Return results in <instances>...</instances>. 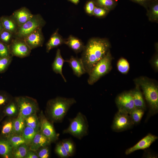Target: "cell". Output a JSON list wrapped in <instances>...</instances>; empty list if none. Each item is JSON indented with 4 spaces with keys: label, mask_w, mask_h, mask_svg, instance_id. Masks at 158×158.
I'll return each mask as SVG.
<instances>
[{
    "label": "cell",
    "mask_w": 158,
    "mask_h": 158,
    "mask_svg": "<svg viewBox=\"0 0 158 158\" xmlns=\"http://www.w3.org/2000/svg\"><path fill=\"white\" fill-rule=\"evenodd\" d=\"M12 56L10 53L9 45L0 41V58Z\"/></svg>",
    "instance_id": "cell-39"
},
{
    "label": "cell",
    "mask_w": 158,
    "mask_h": 158,
    "mask_svg": "<svg viewBox=\"0 0 158 158\" xmlns=\"http://www.w3.org/2000/svg\"><path fill=\"white\" fill-rule=\"evenodd\" d=\"M1 19L4 29L15 35L18 27L10 16H2L1 17Z\"/></svg>",
    "instance_id": "cell-22"
},
{
    "label": "cell",
    "mask_w": 158,
    "mask_h": 158,
    "mask_svg": "<svg viewBox=\"0 0 158 158\" xmlns=\"http://www.w3.org/2000/svg\"><path fill=\"white\" fill-rule=\"evenodd\" d=\"M115 101L119 111L129 114L135 108L131 91L119 95L116 97Z\"/></svg>",
    "instance_id": "cell-10"
},
{
    "label": "cell",
    "mask_w": 158,
    "mask_h": 158,
    "mask_svg": "<svg viewBox=\"0 0 158 158\" xmlns=\"http://www.w3.org/2000/svg\"><path fill=\"white\" fill-rule=\"evenodd\" d=\"M64 44L76 54L83 51L85 46L80 39L72 35H70L68 38L65 39Z\"/></svg>",
    "instance_id": "cell-17"
},
{
    "label": "cell",
    "mask_w": 158,
    "mask_h": 158,
    "mask_svg": "<svg viewBox=\"0 0 158 158\" xmlns=\"http://www.w3.org/2000/svg\"><path fill=\"white\" fill-rule=\"evenodd\" d=\"M61 142L70 157L72 156L74 152L75 149L74 144L72 141L69 139H66L63 140Z\"/></svg>",
    "instance_id": "cell-36"
},
{
    "label": "cell",
    "mask_w": 158,
    "mask_h": 158,
    "mask_svg": "<svg viewBox=\"0 0 158 158\" xmlns=\"http://www.w3.org/2000/svg\"><path fill=\"white\" fill-rule=\"evenodd\" d=\"M4 28L2 25V22L1 19V17H0V33L4 29Z\"/></svg>",
    "instance_id": "cell-47"
},
{
    "label": "cell",
    "mask_w": 158,
    "mask_h": 158,
    "mask_svg": "<svg viewBox=\"0 0 158 158\" xmlns=\"http://www.w3.org/2000/svg\"><path fill=\"white\" fill-rule=\"evenodd\" d=\"M71 68L74 75L80 77L86 73L83 61L81 58L71 56L69 59L65 60Z\"/></svg>",
    "instance_id": "cell-15"
},
{
    "label": "cell",
    "mask_w": 158,
    "mask_h": 158,
    "mask_svg": "<svg viewBox=\"0 0 158 158\" xmlns=\"http://www.w3.org/2000/svg\"><path fill=\"white\" fill-rule=\"evenodd\" d=\"M9 47L12 56L20 58L29 56L31 50L23 39L14 38Z\"/></svg>",
    "instance_id": "cell-9"
},
{
    "label": "cell",
    "mask_w": 158,
    "mask_h": 158,
    "mask_svg": "<svg viewBox=\"0 0 158 158\" xmlns=\"http://www.w3.org/2000/svg\"><path fill=\"white\" fill-rule=\"evenodd\" d=\"M13 148L8 140L0 138V156L5 158L13 157Z\"/></svg>",
    "instance_id": "cell-21"
},
{
    "label": "cell",
    "mask_w": 158,
    "mask_h": 158,
    "mask_svg": "<svg viewBox=\"0 0 158 158\" xmlns=\"http://www.w3.org/2000/svg\"><path fill=\"white\" fill-rule=\"evenodd\" d=\"M95 5L103 8L107 11L111 9L114 6V0H95Z\"/></svg>",
    "instance_id": "cell-33"
},
{
    "label": "cell",
    "mask_w": 158,
    "mask_h": 158,
    "mask_svg": "<svg viewBox=\"0 0 158 158\" xmlns=\"http://www.w3.org/2000/svg\"><path fill=\"white\" fill-rule=\"evenodd\" d=\"M46 23L40 15H33L30 19L18 28L14 35V38L23 39L36 29L42 28Z\"/></svg>",
    "instance_id": "cell-6"
},
{
    "label": "cell",
    "mask_w": 158,
    "mask_h": 158,
    "mask_svg": "<svg viewBox=\"0 0 158 158\" xmlns=\"http://www.w3.org/2000/svg\"><path fill=\"white\" fill-rule=\"evenodd\" d=\"M148 16L150 20L157 21L158 19V4L156 2L151 6L148 13Z\"/></svg>",
    "instance_id": "cell-37"
},
{
    "label": "cell",
    "mask_w": 158,
    "mask_h": 158,
    "mask_svg": "<svg viewBox=\"0 0 158 158\" xmlns=\"http://www.w3.org/2000/svg\"><path fill=\"white\" fill-rule=\"evenodd\" d=\"M112 57L109 51L106 55L99 61L88 74V84L93 85L102 77L108 73L111 70Z\"/></svg>",
    "instance_id": "cell-5"
},
{
    "label": "cell",
    "mask_w": 158,
    "mask_h": 158,
    "mask_svg": "<svg viewBox=\"0 0 158 158\" xmlns=\"http://www.w3.org/2000/svg\"><path fill=\"white\" fill-rule=\"evenodd\" d=\"M64 62L65 60L61 56V50L58 49L56 51L54 59L52 64V68L55 73L60 75L64 81L66 82V80L62 73V68Z\"/></svg>",
    "instance_id": "cell-18"
},
{
    "label": "cell",
    "mask_w": 158,
    "mask_h": 158,
    "mask_svg": "<svg viewBox=\"0 0 158 158\" xmlns=\"http://www.w3.org/2000/svg\"><path fill=\"white\" fill-rule=\"evenodd\" d=\"M134 82L142 89L149 105L150 113L152 114L157 113L158 111V88L157 85L145 77L137 78Z\"/></svg>",
    "instance_id": "cell-3"
},
{
    "label": "cell",
    "mask_w": 158,
    "mask_h": 158,
    "mask_svg": "<svg viewBox=\"0 0 158 158\" xmlns=\"http://www.w3.org/2000/svg\"><path fill=\"white\" fill-rule=\"evenodd\" d=\"M2 113H3V111L0 110V120L1 119V118L3 117L2 115L4 114H4H3Z\"/></svg>",
    "instance_id": "cell-48"
},
{
    "label": "cell",
    "mask_w": 158,
    "mask_h": 158,
    "mask_svg": "<svg viewBox=\"0 0 158 158\" xmlns=\"http://www.w3.org/2000/svg\"><path fill=\"white\" fill-rule=\"evenodd\" d=\"M18 110L17 106L14 99L6 106L3 112L5 115L11 116L16 114Z\"/></svg>",
    "instance_id": "cell-30"
},
{
    "label": "cell",
    "mask_w": 158,
    "mask_h": 158,
    "mask_svg": "<svg viewBox=\"0 0 158 158\" xmlns=\"http://www.w3.org/2000/svg\"><path fill=\"white\" fill-rule=\"evenodd\" d=\"M42 29V28L36 29L23 39L31 50L42 46L44 41V37Z\"/></svg>",
    "instance_id": "cell-12"
},
{
    "label": "cell",
    "mask_w": 158,
    "mask_h": 158,
    "mask_svg": "<svg viewBox=\"0 0 158 158\" xmlns=\"http://www.w3.org/2000/svg\"><path fill=\"white\" fill-rule=\"evenodd\" d=\"M40 130L51 142L58 139V135L56 133L53 126L48 121L42 112L40 114Z\"/></svg>",
    "instance_id": "cell-11"
},
{
    "label": "cell",
    "mask_w": 158,
    "mask_h": 158,
    "mask_svg": "<svg viewBox=\"0 0 158 158\" xmlns=\"http://www.w3.org/2000/svg\"><path fill=\"white\" fill-rule=\"evenodd\" d=\"M145 110L135 108L129 114L134 124H137L140 121L143 116Z\"/></svg>",
    "instance_id": "cell-28"
},
{
    "label": "cell",
    "mask_w": 158,
    "mask_h": 158,
    "mask_svg": "<svg viewBox=\"0 0 158 158\" xmlns=\"http://www.w3.org/2000/svg\"><path fill=\"white\" fill-rule=\"evenodd\" d=\"M117 67L118 71L122 73H127L129 69V65L127 61L125 59L121 58L118 61Z\"/></svg>",
    "instance_id": "cell-34"
},
{
    "label": "cell",
    "mask_w": 158,
    "mask_h": 158,
    "mask_svg": "<svg viewBox=\"0 0 158 158\" xmlns=\"http://www.w3.org/2000/svg\"><path fill=\"white\" fill-rule=\"evenodd\" d=\"M75 4H77L79 3L80 0H68Z\"/></svg>",
    "instance_id": "cell-46"
},
{
    "label": "cell",
    "mask_w": 158,
    "mask_h": 158,
    "mask_svg": "<svg viewBox=\"0 0 158 158\" xmlns=\"http://www.w3.org/2000/svg\"><path fill=\"white\" fill-rule=\"evenodd\" d=\"M88 127L86 117L79 112L75 117L71 120L69 126L63 130V133H69L81 139L87 134Z\"/></svg>",
    "instance_id": "cell-4"
},
{
    "label": "cell",
    "mask_w": 158,
    "mask_h": 158,
    "mask_svg": "<svg viewBox=\"0 0 158 158\" xmlns=\"http://www.w3.org/2000/svg\"><path fill=\"white\" fill-rule=\"evenodd\" d=\"M107 11V10L103 8L95 6L92 15L98 17H102L106 15Z\"/></svg>",
    "instance_id": "cell-40"
},
{
    "label": "cell",
    "mask_w": 158,
    "mask_h": 158,
    "mask_svg": "<svg viewBox=\"0 0 158 158\" xmlns=\"http://www.w3.org/2000/svg\"><path fill=\"white\" fill-rule=\"evenodd\" d=\"M33 15L28 9L23 7L14 11L10 16L19 27L30 19Z\"/></svg>",
    "instance_id": "cell-14"
},
{
    "label": "cell",
    "mask_w": 158,
    "mask_h": 158,
    "mask_svg": "<svg viewBox=\"0 0 158 158\" xmlns=\"http://www.w3.org/2000/svg\"><path fill=\"white\" fill-rule=\"evenodd\" d=\"M65 40L59 34L58 30H57L46 43V52L49 53L51 49L64 44Z\"/></svg>",
    "instance_id": "cell-19"
},
{
    "label": "cell",
    "mask_w": 158,
    "mask_h": 158,
    "mask_svg": "<svg viewBox=\"0 0 158 158\" xmlns=\"http://www.w3.org/2000/svg\"><path fill=\"white\" fill-rule=\"evenodd\" d=\"M157 138V136L149 133L135 145L127 149L125 154L127 155L138 150L147 149Z\"/></svg>",
    "instance_id": "cell-13"
},
{
    "label": "cell",
    "mask_w": 158,
    "mask_h": 158,
    "mask_svg": "<svg viewBox=\"0 0 158 158\" xmlns=\"http://www.w3.org/2000/svg\"><path fill=\"white\" fill-rule=\"evenodd\" d=\"M38 131L33 128L25 125L21 135L25 141V143L29 145Z\"/></svg>",
    "instance_id": "cell-26"
},
{
    "label": "cell",
    "mask_w": 158,
    "mask_h": 158,
    "mask_svg": "<svg viewBox=\"0 0 158 158\" xmlns=\"http://www.w3.org/2000/svg\"><path fill=\"white\" fill-rule=\"evenodd\" d=\"M25 125L38 131L40 130V122L36 114L29 115L25 118Z\"/></svg>",
    "instance_id": "cell-27"
},
{
    "label": "cell",
    "mask_w": 158,
    "mask_h": 158,
    "mask_svg": "<svg viewBox=\"0 0 158 158\" xmlns=\"http://www.w3.org/2000/svg\"><path fill=\"white\" fill-rule=\"evenodd\" d=\"M133 1L142 5H143L149 1L148 0H132Z\"/></svg>",
    "instance_id": "cell-45"
},
{
    "label": "cell",
    "mask_w": 158,
    "mask_h": 158,
    "mask_svg": "<svg viewBox=\"0 0 158 158\" xmlns=\"http://www.w3.org/2000/svg\"><path fill=\"white\" fill-rule=\"evenodd\" d=\"M158 56H156L155 57L154 59L152 62V65L155 68L157 71L158 69Z\"/></svg>",
    "instance_id": "cell-44"
},
{
    "label": "cell",
    "mask_w": 158,
    "mask_h": 158,
    "mask_svg": "<svg viewBox=\"0 0 158 158\" xmlns=\"http://www.w3.org/2000/svg\"><path fill=\"white\" fill-rule=\"evenodd\" d=\"M13 121L11 119L5 121L3 123L1 135V138L7 139L9 136L14 134L13 130Z\"/></svg>",
    "instance_id": "cell-23"
},
{
    "label": "cell",
    "mask_w": 158,
    "mask_h": 158,
    "mask_svg": "<svg viewBox=\"0 0 158 158\" xmlns=\"http://www.w3.org/2000/svg\"><path fill=\"white\" fill-rule=\"evenodd\" d=\"M19 114L24 118L31 115L36 114L38 105L35 99L28 96H20L14 98Z\"/></svg>",
    "instance_id": "cell-7"
},
{
    "label": "cell",
    "mask_w": 158,
    "mask_h": 158,
    "mask_svg": "<svg viewBox=\"0 0 158 158\" xmlns=\"http://www.w3.org/2000/svg\"><path fill=\"white\" fill-rule=\"evenodd\" d=\"M14 38V35L11 32L4 29L0 33V41L9 45Z\"/></svg>",
    "instance_id": "cell-31"
},
{
    "label": "cell",
    "mask_w": 158,
    "mask_h": 158,
    "mask_svg": "<svg viewBox=\"0 0 158 158\" xmlns=\"http://www.w3.org/2000/svg\"><path fill=\"white\" fill-rule=\"evenodd\" d=\"M74 98L57 97L49 100L47 111L50 118L53 121H62L71 106L76 103Z\"/></svg>",
    "instance_id": "cell-2"
},
{
    "label": "cell",
    "mask_w": 158,
    "mask_h": 158,
    "mask_svg": "<svg viewBox=\"0 0 158 158\" xmlns=\"http://www.w3.org/2000/svg\"><path fill=\"white\" fill-rule=\"evenodd\" d=\"M50 143L48 139L42 133L40 130L35 134L29 145L30 150L36 151L41 147L49 145Z\"/></svg>",
    "instance_id": "cell-16"
},
{
    "label": "cell",
    "mask_w": 158,
    "mask_h": 158,
    "mask_svg": "<svg viewBox=\"0 0 158 158\" xmlns=\"http://www.w3.org/2000/svg\"><path fill=\"white\" fill-rule=\"evenodd\" d=\"M12 97L4 91H0V110L3 111L4 108L13 100Z\"/></svg>",
    "instance_id": "cell-29"
},
{
    "label": "cell",
    "mask_w": 158,
    "mask_h": 158,
    "mask_svg": "<svg viewBox=\"0 0 158 158\" xmlns=\"http://www.w3.org/2000/svg\"><path fill=\"white\" fill-rule=\"evenodd\" d=\"M12 56L0 58V73L5 71L12 60Z\"/></svg>",
    "instance_id": "cell-35"
},
{
    "label": "cell",
    "mask_w": 158,
    "mask_h": 158,
    "mask_svg": "<svg viewBox=\"0 0 158 158\" xmlns=\"http://www.w3.org/2000/svg\"><path fill=\"white\" fill-rule=\"evenodd\" d=\"M25 126V118L19 113L17 117L13 121L14 134L21 135Z\"/></svg>",
    "instance_id": "cell-25"
},
{
    "label": "cell",
    "mask_w": 158,
    "mask_h": 158,
    "mask_svg": "<svg viewBox=\"0 0 158 158\" xmlns=\"http://www.w3.org/2000/svg\"><path fill=\"white\" fill-rule=\"evenodd\" d=\"M55 152L57 154L62 158H67L70 157L61 142L58 143L56 147Z\"/></svg>",
    "instance_id": "cell-38"
},
{
    "label": "cell",
    "mask_w": 158,
    "mask_h": 158,
    "mask_svg": "<svg viewBox=\"0 0 158 158\" xmlns=\"http://www.w3.org/2000/svg\"><path fill=\"white\" fill-rule=\"evenodd\" d=\"M135 89L131 91L135 108L146 109V105L140 87L137 84Z\"/></svg>",
    "instance_id": "cell-20"
},
{
    "label": "cell",
    "mask_w": 158,
    "mask_h": 158,
    "mask_svg": "<svg viewBox=\"0 0 158 158\" xmlns=\"http://www.w3.org/2000/svg\"><path fill=\"white\" fill-rule=\"evenodd\" d=\"M39 150L37 155L39 158H48L49 157V150L47 146L42 147Z\"/></svg>",
    "instance_id": "cell-41"
},
{
    "label": "cell",
    "mask_w": 158,
    "mask_h": 158,
    "mask_svg": "<svg viewBox=\"0 0 158 158\" xmlns=\"http://www.w3.org/2000/svg\"><path fill=\"white\" fill-rule=\"evenodd\" d=\"M149 0V1H150V0ZM154 0V1H157V0Z\"/></svg>",
    "instance_id": "cell-49"
},
{
    "label": "cell",
    "mask_w": 158,
    "mask_h": 158,
    "mask_svg": "<svg viewBox=\"0 0 158 158\" xmlns=\"http://www.w3.org/2000/svg\"><path fill=\"white\" fill-rule=\"evenodd\" d=\"M133 125L128 114L118 111L114 116L111 128L114 131L119 132L131 128Z\"/></svg>",
    "instance_id": "cell-8"
},
{
    "label": "cell",
    "mask_w": 158,
    "mask_h": 158,
    "mask_svg": "<svg viewBox=\"0 0 158 158\" xmlns=\"http://www.w3.org/2000/svg\"><path fill=\"white\" fill-rule=\"evenodd\" d=\"M110 44L104 39H90L83 51L81 59L86 73L88 74L97 63L109 51Z\"/></svg>",
    "instance_id": "cell-1"
},
{
    "label": "cell",
    "mask_w": 158,
    "mask_h": 158,
    "mask_svg": "<svg viewBox=\"0 0 158 158\" xmlns=\"http://www.w3.org/2000/svg\"><path fill=\"white\" fill-rule=\"evenodd\" d=\"M95 5L94 1L90 0L88 1L85 5V10L88 14L92 15L93 12Z\"/></svg>",
    "instance_id": "cell-42"
},
{
    "label": "cell",
    "mask_w": 158,
    "mask_h": 158,
    "mask_svg": "<svg viewBox=\"0 0 158 158\" xmlns=\"http://www.w3.org/2000/svg\"><path fill=\"white\" fill-rule=\"evenodd\" d=\"M29 150V145L26 143L20 145L13 148V157L15 158H25Z\"/></svg>",
    "instance_id": "cell-24"
},
{
    "label": "cell",
    "mask_w": 158,
    "mask_h": 158,
    "mask_svg": "<svg viewBox=\"0 0 158 158\" xmlns=\"http://www.w3.org/2000/svg\"><path fill=\"white\" fill-rule=\"evenodd\" d=\"M35 151L29 150L25 158H38L39 157Z\"/></svg>",
    "instance_id": "cell-43"
},
{
    "label": "cell",
    "mask_w": 158,
    "mask_h": 158,
    "mask_svg": "<svg viewBox=\"0 0 158 158\" xmlns=\"http://www.w3.org/2000/svg\"><path fill=\"white\" fill-rule=\"evenodd\" d=\"M7 139L13 148L20 145L25 143V141L22 135L13 134L9 136Z\"/></svg>",
    "instance_id": "cell-32"
}]
</instances>
